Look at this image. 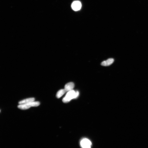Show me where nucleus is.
<instances>
[{
  "label": "nucleus",
  "mask_w": 148,
  "mask_h": 148,
  "mask_svg": "<svg viewBox=\"0 0 148 148\" xmlns=\"http://www.w3.org/2000/svg\"><path fill=\"white\" fill-rule=\"evenodd\" d=\"M79 95L78 91H75L72 90L68 92L65 96L63 99L62 101L64 103H67L70 101L72 99L77 98Z\"/></svg>",
  "instance_id": "nucleus-1"
},
{
  "label": "nucleus",
  "mask_w": 148,
  "mask_h": 148,
  "mask_svg": "<svg viewBox=\"0 0 148 148\" xmlns=\"http://www.w3.org/2000/svg\"><path fill=\"white\" fill-rule=\"evenodd\" d=\"M81 146L84 148H90L91 145V141L86 138H84L80 142Z\"/></svg>",
  "instance_id": "nucleus-2"
},
{
  "label": "nucleus",
  "mask_w": 148,
  "mask_h": 148,
  "mask_svg": "<svg viewBox=\"0 0 148 148\" xmlns=\"http://www.w3.org/2000/svg\"><path fill=\"white\" fill-rule=\"evenodd\" d=\"M71 7L73 10L77 11L80 10L81 7V2L79 1H75L72 3Z\"/></svg>",
  "instance_id": "nucleus-3"
},
{
  "label": "nucleus",
  "mask_w": 148,
  "mask_h": 148,
  "mask_svg": "<svg viewBox=\"0 0 148 148\" xmlns=\"http://www.w3.org/2000/svg\"><path fill=\"white\" fill-rule=\"evenodd\" d=\"M74 84L73 82H70L65 85V89L67 92L70 91L74 88Z\"/></svg>",
  "instance_id": "nucleus-4"
},
{
  "label": "nucleus",
  "mask_w": 148,
  "mask_h": 148,
  "mask_svg": "<svg viewBox=\"0 0 148 148\" xmlns=\"http://www.w3.org/2000/svg\"><path fill=\"white\" fill-rule=\"evenodd\" d=\"M114 61L112 58H109L106 61H104L101 63V65L103 66H108L111 65Z\"/></svg>",
  "instance_id": "nucleus-5"
},
{
  "label": "nucleus",
  "mask_w": 148,
  "mask_h": 148,
  "mask_svg": "<svg viewBox=\"0 0 148 148\" xmlns=\"http://www.w3.org/2000/svg\"><path fill=\"white\" fill-rule=\"evenodd\" d=\"M35 99L34 98H31L25 99L19 102V104H27L34 101Z\"/></svg>",
  "instance_id": "nucleus-6"
},
{
  "label": "nucleus",
  "mask_w": 148,
  "mask_h": 148,
  "mask_svg": "<svg viewBox=\"0 0 148 148\" xmlns=\"http://www.w3.org/2000/svg\"><path fill=\"white\" fill-rule=\"evenodd\" d=\"M29 103L23 104H20L18 106V108L22 110H26L29 109L31 107Z\"/></svg>",
  "instance_id": "nucleus-7"
},
{
  "label": "nucleus",
  "mask_w": 148,
  "mask_h": 148,
  "mask_svg": "<svg viewBox=\"0 0 148 148\" xmlns=\"http://www.w3.org/2000/svg\"><path fill=\"white\" fill-rule=\"evenodd\" d=\"M67 91L65 89H62L58 91L56 94V97L58 98H59L64 95Z\"/></svg>",
  "instance_id": "nucleus-8"
},
{
  "label": "nucleus",
  "mask_w": 148,
  "mask_h": 148,
  "mask_svg": "<svg viewBox=\"0 0 148 148\" xmlns=\"http://www.w3.org/2000/svg\"><path fill=\"white\" fill-rule=\"evenodd\" d=\"M31 107H37L40 105V103L39 102H33L29 103Z\"/></svg>",
  "instance_id": "nucleus-9"
}]
</instances>
